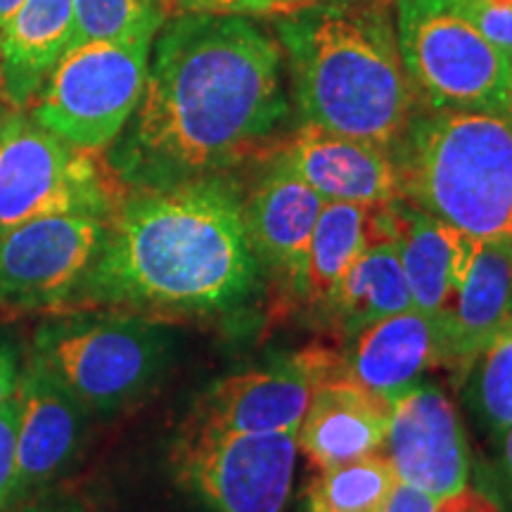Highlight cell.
Instances as JSON below:
<instances>
[{
  "mask_svg": "<svg viewBox=\"0 0 512 512\" xmlns=\"http://www.w3.org/2000/svg\"><path fill=\"white\" fill-rule=\"evenodd\" d=\"M285 117L278 43L245 17L181 12L155 36L143 100L110 164L128 188L214 176L252 155Z\"/></svg>",
  "mask_w": 512,
  "mask_h": 512,
  "instance_id": "1",
  "label": "cell"
},
{
  "mask_svg": "<svg viewBox=\"0 0 512 512\" xmlns=\"http://www.w3.org/2000/svg\"><path fill=\"white\" fill-rule=\"evenodd\" d=\"M256 273L245 200L214 174L119 200L76 297L145 318L207 316L245 302Z\"/></svg>",
  "mask_w": 512,
  "mask_h": 512,
  "instance_id": "2",
  "label": "cell"
},
{
  "mask_svg": "<svg viewBox=\"0 0 512 512\" xmlns=\"http://www.w3.org/2000/svg\"><path fill=\"white\" fill-rule=\"evenodd\" d=\"M275 22L306 126L392 152L418 114L394 17L380 3L309 5Z\"/></svg>",
  "mask_w": 512,
  "mask_h": 512,
  "instance_id": "3",
  "label": "cell"
},
{
  "mask_svg": "<svg viewBox=\"0 0 512 512\" xmlns=\"http://www.w3.org/2000/svg\"><path fill=\"white\" fill-rule=\"evenodd\" d=\"M401 200L482 242H512V110L415 114L392 147Z\"/></svg>",
  "mask_w": 512,
  "mask_h": 512,
  "instance_id": "4",
  "label": "cell"
},
{
  "mask_svg": "<svg viewBox=\"0 0 512 512\" xmlns=\"http://www.w3.org/2000/svg\"><path fill=\"white\" fill-rule=\"evenodd\" d=\"M171 339L138 313L72 316L43 323L34 361L55 375L88 413H114L145 394L166 366Z\"/></svg>",
  "mask_w": 512,
  "mask_h": 512,
  "instance_id": "5",
  "label": "cell"
},
{
  "mask_svg": "<svg viewBox=\"0 0 512 512\" xmlns=\"http://www.w3.org/2000/svg\"><path fill=\"white\" fill-rule=\"evenodd\" d=\"M394 29L408 79L432 110H512L508 57L458 0H394Z\"/></svg>",
  "mask_w": 512,
  "mask_h": 512,
  "instance_id": "6",
  "label": "cell"
},
{
  "mask_svg": "<svg viewBox=\"0 0 512 512\" xmlns=\"http://www.w3.org/2000/svg\"><path fill=\"white\" fill-rule=\"evenodd\" d=\"M155 38L67 50L31 100V119L86 152L107 150L143 100Z\"/></svg>",
  "mask_w": 512,
  "mask_h": 512,
  "instance_id": "7",
  "label": "cell"
},
{
  "mask_svg": "<svg viewBox=\"0 0 512 512\" xmlns=\"http://www.w3.org/2000/svg\"><path fill=\"white\" fill-rule=\"evenodd\" d=\"M117 204L110 176L91 152L57 138L31 114L0 121V233L46 216L110 219Z\"/></svg>",
  "mask_w": 512,
  "mask_h": 512,
  "instance_id": "8",
  "label": "cell"
},
{
  "mask_svg": "<svg viewBox=\"0 0 512 512\" xmlns=\"http://www.w3.org/2000/svg\"><path fill=\"white\" fill-rule=\"evenodd\" d=\"M297 434H188L178 477L214 512H283L297 463Z\"/></svg>",
  "mask_w": 512,
  "mask_h": 512,
  "instance_id": "9",
  "label": "cell"
},
{
  "mask_svg": "<svg viewBox=\"0 0 512 512\" xmlns=\"http://www.w3.org/2000/svg\"><path fill=\"white\" fill-rule=\"evenodd\" d=\"M107 219L46 216L0 233V306L43 309L76 299L98 259Z\"/></svg>",
  "mask_w": 512,
  "mask_h": 512,
  "instance_id": "10",
  "label": "cell"
},
{
  "mask_svg": "<svg viewBox=\"0 0 512 512\" xmlns=\"http://www.w3.org/2000/svg\"><path fill=\"white\" fill-rule=\"evenodd\" d=\"M339 373L342 358L323 349H306L273 366L230 375L202 396L185 432L297 434L316 384Z\"/></svg>",
  "mask_w": 512,
  "mask_h": 512,
  "instance_id": "11",
  "label": "cell"
},
{
  "mask_svg": "<svg viewBox=\"0 0 512 512\" xmlns=\"http://www.w3.org/2000/svg\"><path fill=\"white\" fill-rule=\"evenodd\" d=\"M399 482L432 496H453L467 489L470 451L456 408L432 384L415 387L392 401L382 446Z\"/></svg>",
  "mask_w": 512,
  "mask_h": 512,
  "instance_id": "12",
  "label": "cell"
},
{
  "mask_svg": "<svg viewBox=\"0 0 512 512\" xmlns=\"http://www.w3.org/2000/svg\"><path fill=\"white\" fill-rule=\"evenodd\" d=\"M15 399V503H19L48 486L74 463L86 434L88 408L34 358L19 373Z\"/></svg>",
  "mask_w": 512,
  "mask_h": 512,
  "instance_id": "13",
  "label": "cell"
},
{
  "mask_svg": "<svg viewBox=\"0 0 512 512\" xmlns=\"http://www.w3.org/2000/svg\"><path fill=\"white\" fill-rule=\"evenodd\" d=\"M278 159L325 202L380 207L401 200L392 152L368 140L302 124Z\"/></svg>",
  "mask_w": 512,
  "mask_h": 512,
  "instance_id": "14",
  "label": "cell"
},
{
  "mask_svg": "<svg viewBox=\"0 0 512 512\" xmlns=\"http://www.w3.org/2000/svg\"><path fill=\"white\" fill-rule=\"evenodd\" d=\"M392 209L396 245L411 290L413 309L439 320L446 332L482 240L470 238L463 230L434 219L408 202L396 200Z\"/></svg>",
  "mask_w": 512,
  "mask_h": 512,
  "instance_id": "15",
  "label": "cell"
},
{
  "mask_svg": "<svg viewBox=\"0 0 512 512\" xmlns=\"http://www.w3.org/2000/svg\"><path fill=\"white\" fill-rule=\"evenodd\" d=\"M392 401L382 399L342 373L313 389L297 430V446L318 470L380 453L387 437Z\"/></svg>",
  "mask_w": 512,
  "mask_h": 512,
  "instance_id": "16",
  "label": "cell"
},
{
  "mask_svg": "<svg viewBox=\"0 0 512 512\" xmlns=\"http://www.w3.org/2000/svg\"><path fill=\"white\" fill-rule=\"evenodd\" d=\"M444 361V325L408 309L358 332L351 354L342 358V375L368 392L394 401L420 384L427 370Z\"/></svg>",
  "mask_w": 512,
  "mask_h": 512,
  "instance_id": "17",
  "label": "cell"
},
{
  "mask_svg": "<svg viewBox=\"0 0 512 512\" xmlns=\"http://www.w3.org/2000/svg\"><path fill=\"white\" fill-rule=\"evenodd\" d=\"M323 204L311 185L275 157L271 171L245 200L247 235L256 259L304 287L309 245Z\"/></svg>",
  "mask_w": 512,
  "mask_h": 512,
  "instance_id": "18",
  "label": "cell"
},
{
  "mask_svg": "<svg viewBox=\"0 0 512 512\" xmlns=\"http://www.w3.org/2000/svg\"><path fill=\"white\" fill-rule=\"evenodd\" d=\"M72 0H24L0 31V86L15 107H29L64 55Z\"/></svg>",
  "mask_w": 512,
  "mask_h": 512,
  "instance_id": "19",
  "label": "cell"
},
{
  "mask_svg": "<svg viewBox=\"0 0 512 512\" xmlns=\"http://www.w3.org/2000/svg\"><path fill=\"white\" fill-rule=\"evenodd\" d=\"M512 318V242H479L470 273L446 325V361L472 366Z\"/></svg>",
  "mask_w": 512,
  "mask_h": 512,
  "instance_id": "20",
  "label": "cell"
},
{
  "mask_svg": "<svg viewBox=\"0 0 512 512\" xmlns=\"http://www.w3.org/2000/svg\"><path fill=\"white\" fill-rule=\"evenodd\" d=\"M328 304L335 309L342 328L356 335L377 320L413 309L396 235L370 242Z\"/></svg>",
  "mask_w": 512,
  "mask_h": 512,
  "instance_id": "21",
  "label": "cell"
},
{
  "mask_svg": "<svg viewBox=\"0 0 512 512\" xmlns=\"http://www.w3.org/2000/svg\"><path fill=\"white\" fill-rule=\"evenodd\" d=\"M375 207L351 202H325L313 228L306 259L304 287L311 299L330 302L358 256L375 240Z\"/></svg>",
  "mask_w": 512,
  "mask_h": 512,
  "instance_id": "22",
  "label": "cell"
},
{
  "mask_svg": "<svg viewBox=\"0 0 512 512\" xmlns=\"http://www.w3.org/2000/svg\"><path fill=\"white\" fill-rule=\"evenodd\" d=\"M399 482L384 453L320 470L311 484V512H380Z\"/></svg>",
  "mask_w": 512,
  "mask_h": 512,
  "instance_id": "23",
  "label": "cell"
},
{
  "mask_svg": "<svg viewBox=\"0 0 512 512\" xmlns=\"http://www.w3.org/2000/svg\"><path fill=\"white\" fill-rule=\"evenodd\" d=\"M164 17L162 0H72L67 50L95 41L155 38L164 27Z\"/></svg>",
  "mask_w": 512,
  "mask_h": 512,
  "instance_id": "24",
  "label": "cell"
},
{
  "mask_svg": "<svg viewBox=\"0 0 512 512\" xmlns=\"http://www.w3.org/2000/svg\"><path fill=\"white\" fill-rule=\"evenodd\" d=\"M472 366H477V403L496 434L512 427V318L491 335Z\"/></svg>",
  "mask_w": 512,
  "mask_h": 512,
  "instance_id": "25",
  "label": "cell"
},
{
  "mask_svg": "<svg viewBox=\"0 0 512 512\" xmlns=\"http://www.w3.org/2000/svg\"><path fill=\"white\" fill-rule=\"evenodd\" d=\"M380 512H496V508L484 496L475 494L470 486L453 496H432L396 482L392 496Z\"/></svg>",
  "mask_w": 512,
  "mask_h": 512,
  "instance_id": "26",
  "label": "cell"
},
{
  "mask_svg": "<svg viewBox=\"0 0 512 512\" xmlns=\"http://www.w3.org/2000/svg\"><path fill=\"white\" fill-rule=\"evenodd\" d=\"M17 477V399L0 406V512L15 505Z\"/></svg>",
  "mask_w": 512,
  "mask_h": 512,
  "instance_id": "27",
  "label": "cell"
},
{
  "mask_svg": "<svg viewBox=\"0 0 512 512\" xmlns=\"http://www.w3.org/2000/svg\"><path fill=\"white\" fill-rule=\"evenodd\" d=\"M458 5L463 8L467 19L482 31L486 41L508 57L512 67V10L494 8L482 0H458Z\"/></svg>",
  "mask_w": 512,
  "mask_h": 512,
  "instance_id": "28",
  "label": "cell"
},
{
  "mask_svg": "<svg viewBox=\"0 0 512 512\" xmlns=\"http://www.w3.org/2000/svg\"><path fill=\"white\" fill-rule=\"evenodd\" d=\"M183 12H207V15H287L292 5L287 0H176Z\"/></svg>",
  "mask_w": 512,
  "mask_h": 512,
  "instance_id": "29",
  "label": "cell"
},
{
  "mask_svg": "<svg viewBox=\"0 0 512 512\" xmlns=\"http://www.w3.org/2000/svg\"><path fill=\"white\" fill-rule=\"evenodd\" d=\"M19 358L17 349L12 347L8 339H0V406L15 396L19 384Z\"/></svg>",
  "mask_w": 512,
  "mask_h": 512,
  "instance_id": "30",
  "label": "cell"
},
{
  "mask_svg": "<svg viewBox=\"0 0 512 512\" xmlns=\"http://www.w3.org/2000/svg\"><path fill=\"white\" fill-rule=\"evenodd\" d=\"M17 512H88L81 503L69 501V498H50V501H38L24 505Z\"/></svg>",
  "mask_w": 512,
  "mask_h": 512,
  "instance_id": "31",
  "label": "cell"
},
{
  "mask_svg": "<svg viewBox=\"0 0 512 512\" xmlns=\"http://www.w3.org/2000/svg\"><path fill=\"white\" fill-rule=\"evenodd\" d=\"M22 3L24 0H0V31H3L8 19L12 17V12H15Z\"/></svg>",
  "mask_w": 512,
  "mask_h": 512,
  "instance_id": "32",
  "label": "cell"
},
{
  "mask_svg": "<svg viewBox=\"0 0 512 512\" xmlns=\"http://www.w3.org/2000/svg\"><path fill=\"white\" fill-rule=\"evenodd\" d=\"M503 463H505V470H508V475L512 477V427L503 432Z\"/></svg>",
  "mask_w": 512,
  "mask_h": 512,
  "instance_id": "33",
  "label": "cell"
},
{
  "mask_svg": "<svg viewBox=\"0 0 512 512\" xmlns=\"http://www.w3.org/2000/svg\"><path fill=\"white\" fill-rule=\"evenodd\" d=\"M287 3L292 5V10H299V8H309V5H316L320 0H287Z\"/></svg>",
  "mask_w": 512,
  "mask_h": 512,
  "instance_id": "34",
  "label": "cell"
},
{
  "mask_svg": "<svg viewBox=\"0 0 512 512\" xmlns=\"http://www.w3.org/2000/svg\"><path fill=\"white\" fill-rule=\"evenodd\" d=\"M330 3H363V0H330Z\"/></svg>",
  "mask_w": 512,
  "mask_h": 512,
  "instance_id": "35",
  "label": "cell"
},
{
  "mask_svg": "<svg viewBox=\"0 0 512 512\" xmlns=\"http://www.w3.org/2000/svg\"><path fill=\"white\" fill-rule=\"evenodd\" d=\"M510 98H512V76H510Z\"/></svg>",
  "mask_w": 512,
  "mask_h": 512,
  "instance_id": "36",
  "label": "cell"
}]
</instances>
